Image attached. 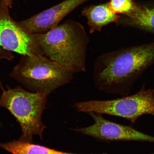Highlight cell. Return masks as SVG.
Segmentation results:
<instances>
[{"label": "cell", "mask_w": 154, "mask_h": 154, "mask_svg": "<svg viewBox=\"0 0 154 154\" xmlns=\"http://www.w3.org/2000/svg\"><path fill=\"white\" fill-rule=\"evenodd\" d=\"M128 16L126 24L154 33V8L137 7Z\"/></svg>", "instance_id": "obj_11"}, {"label": "cell", "mask_w": 154, "mask_h": 154, "mask_svg": "<svg viewBox=\"0 0 154 154\" xmlns=\"http://www.w3.org/2000/svg\"><path fill=\"white\" fill-rule=\"evenodd\" d=\"M1 95H0V98H1ZM0 107H1V106H0ZM0 126H1V122H0Z\"/></svg>", "instance_id": "obj_15"}, {"label": "cell", "mask_w": 154, "mask_h": 154, "mask_svg": "<svg viewBox=\"0 0 154 154\" xmlns=\"http://www.w3.org/2000/svg\"><path fill=\"white\" fill-rule=\"evenodd\" d=\"M154 62V43L123 48L100 56L94 68L100 90L123 94L134 80Z\"/></svg>", "instance_id": "obj_1"}, {"label": "cell", "mask_w": 154, "mask_h": 154, "mask_svg": "<svg viewBox=\"0 0 154 154\" xmlns=\"http://www.w3.org/2000/svg\"><path fill=\"white\" fill-rule=\"evenodd\" d=\"M74 106L79 112L115 116L134 124L142 115L154 116V89L146 90L143 87L138 93L128 97L110 100L79 102Z\"/></svg>", "instance_id": "obj_5"}, {"label": "cell", "mask_w": 154, "mask_h": 154, "mask_svg": "<svg viewBox=\"0 0 154 154\" xmlns=\"http://www.w3.org/2000/svg\"><path fill=\"white\" fill-rule=\"evenodd\" d=\"M3 7L5 8H8L11 7V0H2Z\"/></svg>", "instance_id": "obj_14"}, {"label": "cell", "mask_w": 154, "mask_h": 154, "mask_svg": "<svg viewBox=\"0 0 154 154\" xmlns=\"http://www.w3.org/2000/svg\"><path fill=\"white\" fill-rule=\"evenodd\" d=\"M82 14L87 19L91 33L100 31L103 27L116 22L120 17L111 11L109 3L87 7L82 11Z\"/></svg>", "instance_id": "obj_9"}, {"label": "cell", "mask_w": 154, "mask_h": 154, "mask_svg": "<svg viewBox=\"0 0 154 154\" xmlns=\"http://www.w3.org/2000/svg\"><path fill=\"white\" fill-rule=\"evenodd\" d=\"M89 0H65L58 5L19 22L30 33L43 34L56 27L69 13Z\"/></svg>", "instance_id": "obj_8"}, {"label": "cell", "mask_w": 154, "mask_h": 154, "mask_svg": "<svg viewBox=\"0 0 154 154\" xmlns=\"http://www.w3.org/2000/svg\"><path fill=\"white\" fill-rule=\"evenodd\" d=\"M94 124L86 128L73 129L75 132L103 140H136L154 142V137L132 127L117 124L103 118L100 114L90 112Z\"/></svg>", "instance_id": "obj_7"}, {"label": "cell", "mask_w": 154, "mask_h": 154, "mask_svg": "<svg viewBox=\"0 0 154 154\" xmlns=\"http://www.w3.org/2000/svg\"><path fill=\"white\" fill-rule=\"evenodd\" d=\"M6 9L0 12V47L20 55H43L34 34L13 20Z\"/></svg>", "instance_id": "obj_6"}, {"label": "cell", "mask_w": 154, "mask_h": 154, "mask_svg": "<svg viewBox=\"0 0 154 154\" xmlns=\"http://www.w3.org/2000/svg\"><path fill=\"white\" fill-rule=\"evenodd\" d=\"M109 5L113 13L127 15L133 12L137 7L132 0H110Z\"/></svg>", "instance_id": "obj_12"}, {"label": "cell", "mask_w": 154, "mask_h": 154, "mask_svg": "<svg viewBox=\"0 0 154 154\" xmlns=\"http://www.w3.org/2000/svg\"><path fill=\"white\" fill-rule=\"evenodd\" d=\"M33 34L44 56L73 72H85L89 40L82 24L69 20L46 33Z\"/></svg>", "instance_id": "obj_2"}, {"label": "cell", "mask_w": 154, "mask_h": 154, "mask_svg": "<svg viewBox=\"0 0 154 154\" xmlns=\"http://www.w3.org/2000/svg\"><path fill=\"white\" fill-rule=\"evenodd\" d=\"M14 57L11 52L8 51L0 47V60L2 59H6L7 60H11Z\"/></svg>", "instance_id": "obj_13"}, {"label": "cell", "mask_w": 154, "mask_h": 154, "mask_svg": "<svg viewBox=\"0 0 154 154\" xmlns=\"http://www.w3.org/2000/svg\"><path fill=\"white\" fill-rule=\"evenodd\" d=\"M0 148L12 154H85L59 151L45 146L33 143L25 142L19 140L5 143H0Z\"/></svg>", "instance_id": "obj_10"}, {"label": "cell", "mask_w": 154, "mask_h": 154, "mask_svg": "<svg viewBox=\"0 0 154 154\" xmlns=\"http://www.w3.org/2000/svg\"><path fill=\"white\" fill-rule=\"evenodd\" d=\"M0 106L6 109L19 123L22 133V141L33 143L34 136L43 139L44 130L47 128L42 121L46 109L47 96L44 94L26 91L18 87L5 89L1 84Z\"/></svg>", "instance_id": "obj_4"}, {"label": "cell", "mask_w": 154, "mask_h": 154, "mask_svg": "<svg viewBox=\"0 0 154 154\" xmlns=\"http://www.w3.org/2000/svg\"><path fill=\"white\" fill-rule=\"evenodd\" d=\"M11 78L32 92L47 96L72 79L74 72L43 55H20Z\"/></svg>", "instance_id": "obj_3"}]
</instances>
